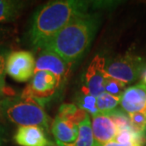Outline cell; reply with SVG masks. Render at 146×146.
<instances>
[{"mask_svg": "<svg viewBox=\"0 0 146 146\" xmlns=\"http://www.w3.org/2000/svg\"><path fill=\"white\" fill-rule=\"evenodd\" d=\"M76 102L79 106V109L83 110L84 112H85L88 115L94 116L99 113L98 110L97 108L96 98L86 93L83 89H81V94L78 95Z\"/></svg>", "mask_w": 146, "mask_h": 146, "instance_id": "obj_16", "label": "cell"}, {"mask_svg": "<svg viewBox=\"0 0 146 146\" xmlns=\"http://www.w3.org/2000/svg\"><path fill=\"white\" fill-rule=\"evenodd\" d=\"M145 144H142V143H132V144H121L118 143L116 141H110L109 143L106 144L103 146H145Z\"/></svg>", "mask_w": 146, "mask_h": 146, "instance_id": "obj_21", "label": "cell"}, {"mask_svg": "<svg viewBox=\"0 0 146 146\" xmlns=\"http://www.w3.org/2000/svg\"><path fill=\"white\" fill-rule=\"evenodd\" d=\"M92 131L95 145L103 146L115 140L119 130L109 115L98 113L92 116Z\"/></svg>", "mask_w": 146, "mask_h": 146, "instance_id": "obj_11", "label": "cell"}, {"mask_svg": "<svg viewBox=\"0 0 146 146\" xmlns=\"http://www.w3.org/2000/svg\"><path fill=\"white\" fill-rule=\"evenodd\" d=\"M120 98L121 97H116L106 92L98 95L96 98V104L99 113L106 114L117 109V106L119 105Z\"/></svg>", "mask_w": 146, "mask_h": 146, "instance_id": "obj_15", "label": "cell"}, {"mask_svg": "<svg viewBox=\"0 0 146 146\" xmlns=\"http://www.w3.org/2000/svg\"><path fill=\"white\" fill-rule=\"evenodd\" d=\"M4 77L5 76H0V96H3L4 94V89H5Z\"/></svg>", "mask_w": 146, "mask_h": 146, "instance_id": "obj_22", "label": "cell"}, {"mask_svg": "<svg viewBox=\"0 0 146 146\" xmlns=\"http://www.w3.org/2000/svg\"><path fill=\"white\" fill-rule=\"evenodd\" d=\"M61 85L62 83L54 74L47 71H38L34 72L31 81L23 91L22 95L36 100L42 105L56 94Z\"/></svg>", "mask_w": 146, "mask_h": 146, "instance_id": "obj_5", "label": "cell"}, {"mask_svg": "<svg viewBox=\"0 0 146 146\" xmlns=\"http://www.w3.org/2000/svg\"><path fill=\"white\" fill-rule=\"evenodd\" d=\"M36 60L29 51L10 53L6 62V73L18 82H26L33 76Z\"/></svg>", "mask_w": 146, "mask_h": 146, "instance_id": "obj_6", "label": "cell"}, {"mask_svg": "<svg viewBox=\"0 0 146 146\" xmlns=\"http://www.w3.org/2000/svg\"><path fill=\"white\" fill-rule=\"evenodd\" d=\"M108 2L54 1L37 9L33 16L29 31V39L35 48L42 46L56 33L79 16L88 14L91 8L109 5Z\"/></svg>", "mask_w": 146, "mask_h": 146, "instance_id": "obj_1", "label": "cell"}, {"mask_svg": "<svg viewBox=\"0 0 146 146\" xmlns=\"http://www.w3.org/2000/svg\"><path fill=\"white\" fill-rule=\"evenodd\" d=\"M50 146H55L54 145H50Z\"/></svg>", "mask_w": 146, "mask_h": 146, "instance_id": "obj_25", "label": "cell"}, {"mask_svg": "<svg viewBox=\"0 0 146 146\" xmlns=\"http://www.w3.org/2000/svg\"><path fill=\"white\" fill-rule=\"evenodd\" d=\"M9 54L7 49L0 46V76H5L6 62Z\"/></svg>", "mask_w": 146, "mask_h": 146, "instance_id": "obj_20", "label": "cell"}, {"mask_svg": "<svg viewBox=\"0 0 146 146\" xmlns=\"http://www.w3.org/2000/svg\"><path fill=\"white\" fill-rule=\"evenodd\" d=\"M106 60L98 54L93 58L85 69L82 76L83 89L86 93L97 98L104 92V84L107 74L106 72Z\"/></svg>", "mask_w": 146, "mask_h": 146, "instance_id": "obj_7", "label": "cell"}, {"mask_svg": "<svg viewBox=\"0 0 146 146\" xmlns=\"http://www.w3.org/2000/svg\"><path fill=\"white\" fill-rule=\"evenodd\" d=\"M24 5L23 2L0 0V23L16 20L23 10Z\"/></svg>", "mask_w": 146, "mask_h": 146, "instance_id": "obj_14", "label": "cell"}, {"mask_svg": "<svg viewBox=\"0 0 146 146\" xmlns=\"http://www.w3.org/2000/svg\"><path fill=\"white\" fill-rule=\"evenodd\" d=\"M72 64L66 62L57 54L42 50L36 60L35 72L47 71L54 74L61 83L68 77Z\"/></svg>", "mask_w": 146, "mask_h": 146, "instance_id": "obj_9", "label": "cell"}, {"mask_svg": "<svg viewBox=\"0 0 146 146\" xmlns=\"http://www.w3.org/2000/svg\"><path fill=\"white\" fill-rule=\"evenodd\" d=\"M140 80H141V83H142L143 84H145L146 86V68L143 71L142 74H141Z\"/></svg>", "mask_w": 146, "mask_h": 146, "instance_id": "obj_23", "label": "cell"}, {"mask_svg": "<svg viewBox=\"0 0 146 146\" xmlns=\"http://www.w3.org/2000/svg\"><path fill=\"white\" fill-rule=\"evenodd\" d=\"M80 120L58 115L51 125V131L55 138L58 146L74 144L79 133Z\"/></svg>", "mask_w": 146, "mask_h": 146, "instance_id": "obj_8", "label": "cell"}, {"mask_svg": "<svg viewBox=\"0 0 146 146\" xmlns=\"http://www.w3.org/2000/svg\"><path fill=\"white\" fill-rule=\"evenodd\" d=\"M131 130L135 133L145 136L146 132V110L128 115Z\"/></svg>", "mask_w": 146, "mask_h": 146, "instance_id": "obj_17", "label": "cell"}, {"mask_svg": "<svg viewBox=\"0 0 146 146\" xmlns=\"http://www.w3.org/2000/svg\"><path fill=\"white\" fill-rule=\"evenodd\" d=\"M59 146H96L89 115L86 114L83 120L79 123L78 137L76 142L69 145Z\"/></svg>", "mask_w": 146, "mask_h": 146, "instance_id": "obj_13", "label": "cell"}, {"mask_svg": "<svg viewBox=\"0 0 146 146\" xmlns=\"http://www.w3.org/2000/svg\"><path fill=\"white\" fill-rule=\"evenodd\" d=\"M3 141H4V131L0 126V146H3Z\"/></svg>", "mask_w": 146, "mask_h": 146, "instance_id": "obj_24", "label": "cell"}, {"mask_svg": "<svg viewBox=\"0 0 146 146\" xmlns=\"http://www.w3.org/2000/svg\"><path fill=\"white\" fill-rule=\"evenodd\" d=\"M121 110L127 115L146 110V86L138 83L125 89L119 102Z\"/></svg>", "mask_w": 146, "mask_h": 146, "instance_id": "obj_10", "label": "cell"}, {"mask_svg": "<svg viewBox=\"0 0 146 146\" xmlns=\"http://www.w3.org/2000/svg\"><path fill=\"white\" fill-rule=\"evenodd\" d=\"M100 25L101 15L98 12L79 16L46 42L41 49L55 53L72 64L87 52Z\"/></svg>", "mask_w": 146, "mask_h": 146, "instance_id": "obj_2", "label": "cell"}, {"mask_svg": "<svg viewBox=\"0 0 146 146\" xmlns=\"http://www.w3.org/2000/svg\"><path fill=\"white\" fill-rule=\"evenodd\" d=\"M146 68V61L141 56L127 52L106 62V74L127 85L141 78Z\"/></svg>", "mask_w": 146, "mask_h": 146, "instance_id": "obj_4", "label": "cell"}, {"mask_svg": "<svg viewBox=\"0 0 146 146\" xmlns=\"http://www.w3.org/2000/svg\"><path fill=\"white\" fill-rule=\"evenodd\" d=\"M20 146H50L53 142L46 137V132L37 126L19 127L14 136Z\"/></svg>", "mask_w": 146, "mask_h": 146, "instance_id": "obj_12", "label": "cell"}, {"mask_svg": "<svg viewBox=\"0 0 146 146\" xmlns=\"http://www.w3.org/2000/svg\"><path fill=\"white\" fill-rule=\"evenodd\" d=\"M126 86L127 85L124 83L116 79L112 78L107 75L105 80L104 92L116 97H121L122 94L125 91V89H127Z\"/></svg>", "mask_w": 146, "mask_h": 146, "instance_id": "obj_18", "label": "cell"}, {"mask_svg": "<svg viewBox=\"0 0 146 146\" xmlns=\"http://www.w3.org/2000/svg\"><path fill=\"white\" fill-rule=\"evenodd\" d=\"M0 116L19 127L37 126L46 133L50 130V117L42 105L22 94L1 100Z\"/></svg>", "mask_w": 146, "mask_h": 146, "instance_id": "obj_3", "label": "cell"}, {"mask_svg": "<svg viewBox=\"0 0 146 146\" xmlns=\"http://www.w3.org/2000/svg\"><path fill=\"white\" fill-rule=\"evenodd\" d=\"M106 115H109L114 121L115 125L118 127L119 131L123 129H131L129 116L122 110L115 109L109 113H106Z\"/></svg>", "mask_w": 146, "mask_h": 146, "instance_id": "obj_19", "label": "cell"}]
</instances>
